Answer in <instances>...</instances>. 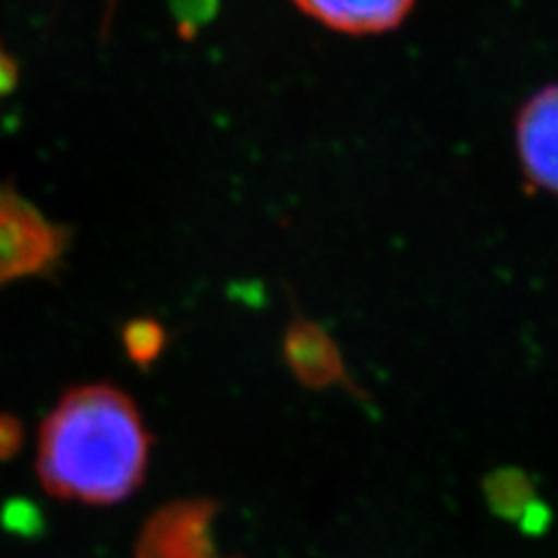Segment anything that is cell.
Returning a JSON list of instances; mask_svg holds the SVG:
<instances>
[{
	"label": "cell",
	"instance_id": "obj_1",
	"mask_svg": "<svg viewBox=\"0 0 558 558\" xmlns=\"http://www.w3.org/2000/svg\"><path fill=\"white\" fill-rule=\"evenodd\" d=\"M151 435L129 393L112 384L70 389L45 418L38 477L59 500L114 505L145 482Z\"/></svg>",
	"mask_w": 558,
	"mask_h": 558
},
{
	"label": "cell",
	"instance_id": "obj_2",
	"mask_svg": "<svg viewBox=\"0 0 558 558\" xmlns=\"http://www.w3.org/2000/svg\"><path fill=\"white\" fill-rule=\"evenodd\" d=\"M73 231L47 219L8 184H0V287L51 275L65 256Z\"/></svg>",
	"mask_w": 558,
	"mask_h": 558
},
{
	"label": "cell",
	"instance_id": "obj_3",
	"mask_svg": "<svg viewBox=\"0 0 558 558\" xmlns=\"http://www.w3.org/2000/svg\"><path fill=\"white\" fill-rule=\"evenodd\" d=\"M219 505L207 498L174 500L156 510L137 535L135 558H238L215 543Z\"/></svg>",
	"mask_w": 558,
	"mask_h": 558
},
{
	"label": "cell",
	"instance_id": "obj_4",
	"mask_svg": "<svg viewBox=\"0 0 558 558\" xmlns=\"http://www.w3.org/2000/svg\"><path fill=\"white\" fill-rule=\"evenodd\" d=\"M514 140L529 182L558 196V84L545 86L523 102Z\"/></svg>",
	"mask_w": 558,
	"mask_h": 558
},
{
	"label": "cell",
	"instance_id": "obj_5",
	"mask_svg": "<svg viewBox=\"0 0 558 558\" xmlns=\"http://www.w3.org/2000/svg\"><path fill=\"white\" fill-rule=\"evenodd\" d=\"M416 0H293L312 22L342 35H381L403 24Z\"/></svg>",
	"mask_w": 558,
	"mask_h": 558
},
{
	"label": "cell",
	"instance_id": "obj_6",
	"mask_svg": "<svg viewBox=\"0 0 558 558\" xmlns=\"http://www.w3.org/2000/svg\"><path fill=\"white\" fill-rule=\"evenodd\" d=\"M284 359L291 373L307 387H330L344 379L336 344L324 330L303 317L293 319L284 336Z\"/></svg>",
	"mask_w": 558,
	"mask_h": 558
},
{
	"label": "cell",
	"instance_id": "obj_7",
	"mask_svg": "<svg viewBox=\"0 0 558 558\" xmlns=\"http://www.w3.org/2000/svg\"><path fill=\"white\" fill-rule=\"evenodd\" d=\"M121 340H124L126 354L131 356V361L137 363L140 368H147V365H151L161 356L168 336H166V328L159 322L143 317V319H131L124 326Z\"/></svg>",
	"mask_w": 558,
	"mask_h": 558
},
{
	"label": "cell",
	"instance_id": "obj_8",
	"mask_svg": "<svg viewBox=\"0 0 558 558\" xmlns=\"http://www.w3.org/2000/svg\"><path fill=\"white\" fill-rule=\"evenodd\" d=\"M168 10L180 38L194 40L217 16L219 0H168Z\"/></svg>",
	"mask_w": 558,
	"mask_h": 558
},
{
	"label": "cell",
	"instance_id": "obj_9",
	"mask_svg": "<svg viewBox=\"0 0 558 558\" xmlns=\"http://www.w3.org/2000/svg\"><path fill=\"white\" fill-rule=\"evenodd\" d=\"M16 86H20V63L0 40V100L14 94Z\"/></svg>",
	"mask_w": 558,
	"mask_h": 558
},
{
	"label": "cell",
	"instance_id": "obj_10",
	"mask_svg": "<svg viewBox=\"0 0 558 558\" xmlns=\"http://www.w3.org/2000/svg\"><path fill=\"white\" fill-rule=\"evenodd\" d=\"M22 426L16 418L0 414V459H10L12 453L22 445Z\"/></svg>",
	"mask_w": 558,
	"mask_h": 558
}]
</instances>
